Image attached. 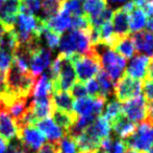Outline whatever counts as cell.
Masks as SVG:
<instances>
[{
    "mask_svg": "<svg viewBox=\"0 0 153 153\" xmlns=\"http://www.w3.org/2000/svg\"><path fill=\"white\" fill-rule=\"evenodd\" d=\"M69 93L72 96L73 99H81L85 98V96H88V91L87 88H85V83L82 82H75L74 85L70 88V92Z\"/></svg>",
    "mask_w": 153,
    "mask_h": 153,
    "instance_id": "836d02e7",
    "label": "cell"
},
{
    "mask_svg": "<svg viewBox=\"0 0 153 153\" xmlns=\"http://www.w3.org/2000/svg\"><path fill=\"white\" fill-rule=\"evenodd\" d=\"M42 0H21L20 12L38 17L41 12Z\"/></svg>",
    "mask_w": 153,
    "mask_h": 153,
    "instance_id": "1f68e13d",
    "label": "cell"
},
{
    "mask_svg": "<svg viewBox=\"0 0 153 153\" xmlns=\"http://www.w3.org/2000/svg\"><path fill=\"white\" fill-rule=\"evenodd\" d=\"M146 104L147 103L145 99L140 94L131 100L124 102V104L122 105V112L131 122L134 124H140L146 118V112H147Z\"/></svg>",
    "mask_w": 153,
    "mask_h": 153,
    "instance_id": "30bf717a",
    "label": "cell"
},
{
    "mask_svg": "<svg viewBox=\"0 0 153 153\" xmlns=\"http://www.w3.org/2000/svg\"><path fill=\"white\" fill-rule=\"evenodd\" d=\"M113 50H115L118 55L122 56L125 59H131L135 54V47L131 36L121 38L115 43L113 46Z\"/></svg>",
    "mask_w": 153,
    "mask_h": 153,
    "instance_id": "cb8c5ba5",
    "label": "cell"
},
{
    "mask_svg": "<svg viewBox=\"0 0 153 153\" xmlns=\"http://www.w3.org/2000/svg\"><path fill=\"white\" fill-rule=\"evenodd\" d=\"M57 145H59V153H76L75 141L67 135H65L62 139L57 142Z\"/></svg>",
    "mask_w": 153,
    "mask_h": 153,
    "instance_id": "d6a6232c",
    "label": "cell"
},
{
    "mask_svg": "<svg viewBox=\"0 0 153 153\" xmlns=\"http://www.w3.org/2000/svg\"><path fill=\"white\" fill-rule=\"evenodd\" d=\"M147 15L143 8L135 6L132 12L128 14V25L130 34H134L137 32L144 31L147 24Z\"/></svg>",
    "mask_w": 153,
    "mask_h": 153,
    "instance_id": "44dd1931",
    "label": "cell"
},
{
    "mask_svg": "<svg viewBox=\"0 0 153 153\" xmlns=\"http://www.w3.org/2000/svg\"><path fill=\"white\" fill-rule=\"evenodd\" d=\"M51 104L52 108L64 111L69 115H74L73 104L74 99L68 91H57L51 93Z\"/></svg>",
    "mask_w": 153,
    "mask_h": 153,
    "instance_id": "d6986e66",
    "label": "cell"
},
{
    "mask_svg": "<svg viewBox=\"0 0 153 153\" xmlns=\"http://www.w3.org/2000/svg\"><path fill=\"white\" fill-rule=\"evenodd\" d=\"M122 104L117 100H111L106 104L103 113V118L109 123V125L116 120L119 115H122Z\"/></svg>",
    "mask_w": 153,
    "mask_h": 153,
    "instance_id": "f546056e",
    "label": "cell"
},
{
    "mask_svg": "<svg viewBox=\"0 0 153 153\" xmlns=\"http://www.w3.org/2000/svg\"><path fill=\"white\" fill-rule=\"evenodd\" d=\"M142 90H143V98L146 102H152L153 101V80H149L147 78L143 80L142 83Z\"/></svg>",
    "mask_w": 153,
    "mask_h": 153,
    "instance_id": "e575fe53",
    "label": "cell"
},
{
    "mask_svg": "<svg viewBox=\"0 0 153 153\" xmlns=\"http://www.w3.org/2000/svg\"><path fill=\"white\" fill-rule=\"evenodd\" d=\"M90 31L69 29L64 33L59 43L61 54L66 56H71L73 54L89 55L94 47L90 38Z\"/></svg>",
    "mask_w": 153,
    "mask_h": 153,
    "instance_id": "7a4b0ae2",
    "label": "cell"
},
{
    "mask_svg": "<svg viewBox=\"0 0 153 153\" xmlns=\"http://www.w3.org/2000/svg\"><path fill=\"white\" fill-rule=\"evenodd\" d=\"M68 57L74 66L76 78L79 82L85 83L89 80L93 79L101 69L100 58L94 47L89 55L73 54Z\"/></svg>",
    "mask_w": 153,
    "mask_h": 153,
    "instance_id": "3957f363",
    "label": "cell"
},
{
    "mask_svg": "<svg viewBox=\"0 0 153 153\" xmlns=\"http://www.w3.org/2000/svg\"><path fill=\"white\" fill-rule=\"evenodd\" d=\"M3 33H4V29H3V27L1 26V24H0V38H1V36Z\"/></svg>",
    "mask_w": 153,
    "mask_h": 153,
    "instance_id": "bcb514c9",
    "label": "cell"
},
{
    "mask_svg": "<svg viewBox=\"0 0 153 153\" xmlns=\"http://www.w3.org/2000/svg\"><path fill=\"white\" fill-rule=\"evenodd\" d=\"M142 91V81L132 79L124 75L116 82L114 93L116 94L119 102H126L128 100L140 96Z\"/></svg>",
    "mask_w": 153,
    "mask_h": 153,
    "instance_id": "ba28073f",
    "label": "cell"
},
{
    "mask_svg": "<svg viewBox=\"0 0 153 153\" xmlns=\"http://www.w3.org/2000/svg\"><path fill=\"white\" fill-rule=\"evenodd\" d=\"M148 63H149V58L147 56L137 54L130 59V62L125 70V75L132 79L143 81L147 75Z\"/></svg>",
    "mask_w": 153,
    "mask_h": 153,
    "instance_id": "4fadbf2b",
    "label": "cell"
},
{
    "mask_svg": "<svg viewBox=\"0 0 153 153\" xmlns=\"http://www.w3.org/2000/svg\"><path fill=\"white\" fill-rule=\"evenodd\" d=\"M17 133L18 128L15 121L2 107H0V137L10 143L12 139H16Z\"/></svg>",
    "mask_w": 153,
    "mask_h": 153,
    "instance_id": "e0dca14e",
    "label": "cell"
},
{
    "mask_svg": "<svg viewBox=\"0 0 153 153\" xmlns=\"http://www.w3.org/2000/svg\"><path fill=\"white\" fill-rule=\"evenodd\" d=\"M21 0H2L0 8V24L4 31L14 29L17 15L20 13Z\"/></svg>",
    "mask_w": 153,
    "mask_h": 153,
    "instance_id": "8fae6325",
    "label": "cell"
},
{
    "mask_svg": "<svg viewBox=\"0 0 153 153\" xmlns=\"http://www.w3.org/2000/svg\"><path fill=\"white\" fill-rule=\"evenodd\" d=\"M132 1H137V0H132Z\"/></svg>",
    "mask_w": 153,
    "mask_h": 153,
    "instance_id": "c3c4849f",
    "label": "cell"
},
{
    "mask_svg": "<svg viewBox=\"0 0 153 153\" xmlns=\"http://www.w3.org/2000/svg\"><path fill=\"white\" fill-rule=\"evenodd\" d=\"M105 102L106 100L101 96H98V98L85 96V98L77 99L73 104V111L77 116L92 115L98 118L102 115Z\"/></svg>",
    "mask_w": 153,
    "mask_h": 153,
    "instance_id": "9c48e42d",
    "label": "cell"
},
{
    "mask_svg": "<svg viewBox=\"0 0 153 153\" xmlns=\"http://www.w3.org/2000/svg\"><path fill=\"white\" fill-rule=\"evenodd\" d=\"M36 80L38 77L33 76L30 72L20 69L13 62L5 72V91L3 93L16 98H30L32 96Z\"/></svg>",
    "mask_w": 153,
    "mask_h": 153,
    "instance_id": "6da1fadb",
    "label": "cell"
},
{
    "mask_svg": "<svg viewBox=\"0 0 153 153\" xmlns=\"http://www.w3.org/2000/svg\"><path fill=\"white\" fill-rule=\"evenodd\" d=\"M94 48L100 58L101 67H103V70L116 84V82L123 76L126 66V59L103 44L94 45Z\"/></svg>",
    "mask_w": 153,
    "mask_h": 153,
    "instance_id": "277c9868",
    "label": "cell"
},
{
    "mask_svg": "<svg viewBox=\"0 0 153 153\" xmlns=\"http://www.w3.org/2000/svg\"><path fill=\"white\" fill-rule=\"evenodd\" d=\"M65 0H42V5H41V12L39 14L38 18L46 23L47 20L51 17L59 14L62 10V2Z\"/></svg>",
    "mask_w": 153,
    "mask_h": 153,
    "instance_id": "7402d4cb",
    "label": "cell"
},
{
    "mask_svg": "<svg viewBox=\"0 0 153 153\" xmlns=\"http://www.w3.org/2000/svg\"><path fill=\"white\" fill-rule=\"evenodd\" d=\"M85 83H87L85 88H87L88 94H90L91 98H98V96H100V87H99V84L97 82L96 78H93V79L89 80Z\"/></svg>",
    "mask_w": 153,
    "mask_h": 153,
    "instance_id": "8d00e7d4",
    "label": "cell"
},
{
    "mask_svg": "<svg viewBox=\"0 0 153 153\" xmlns=\"http://www.w3.org/2000/svg\"><path fill=\"white\" fill-rule=\"evenodd\" d=\"M34 153H59V145L57 142H48L44 144L39 150H36Z\"/></svg>",
    "mask_w": 153,
    "mask_h": 153,
    "instance_id": "74e56055",
    "label": "cell"
},
{
    "mask_svg": "<svg viewBox=\"0 0 153 153\" xmlns=\"http://www.w3.org/2000/svg\"><path fill=\"white\" fill-rule=\"evenodd\" d=\"M123 142L127 148L134 149L140 153H148L153 146V126L146 121L140 123L135 132Z\"/></svg>",
    "mask_w": 153,
    "mask_h": 153,
    "instance_id": "8992f818",
    "label": "cell"
},
{
    "mask_svg": "<svg viewBox=\"0 0 153 153\" xmlns=\"http://www.w3.org/2000/svg\"><path fill=\"white\" fill-rule=\"evenodd\" d=\"M147 79L153 80V57H151V59H149V63H148V67H147V75H146Z\"/></svg>",
    "mask_w": 153,
    "mask_h": 153,
    "instance_id": "60d3db41",
    "label": "cell"
},
{
    "mask_svg": "<svg viewBox=\"0 0 153 153\" xmlns=\"http://www.w3.org/2000/svg\"><path fill=\"white\" fill-rule=\"evenodd\" d=\"M39 39H40L41 44H42V43H45L46 46L51 50V49H54L59 46L61 37H59V34L50 31V29L46 26V24H45V26L43 27V29L41 31Z\"/></svg>",
    "mask_w": 153,
    "mask_h": 153,
    "instance_id": "f1b7e54d",
    "label": "cell"
},
{
    "mask_svg": "<svg viewBox=\"0 0 153 153\" xmlns=\"http://www.w3.org/2000/svg\"><path fill=\"white\" fill-rule=\"evenodd\" d=\"M17 139L22 144L25 153H33L40 149L46 141V137L43 135V133L32 125L19 128Z\"/></svg>",
    "mask_w": 153,
    "mask_h": 153,
    "instance_id": "52a82bcc",
    "label": "cell"
},
{
    "mask_svg": "<svg viewBox=\"0 0 153 153\" xmlns=\"http://www.w3.org/2000/svg\"><path fill=\"white\" fill-rule=\"evenodd\" d=\"M148 153H153V146H152L151 148H150V150L148 151Z\"/></svg>",
    "mask_w": 153,
    "mask_h": 153,
    "instance_id": "7dc6e473",
    "label": "cell"
},
{
    "mask_svg": "<svg viewBox=\"0 0 153 153\" xmlns=\"http://www.w3.org/2000/svg\"><path fill=\"white\" fill-rule=\"evenodd\" d=\"M131 38L134 43L135 51L147 57H153V33L141 31L132 34Z\"/></svg>",
    "mask_w": 153,
    "mask_h": 153,
    "instance_id": "5bb4252c",
    "label": "cell"
},
{
    "mask_svg": "<svg viewBox=\"0 0 153 153\" xmlns=\"http://www.w3.org/2000/svg\"><path fill=\"white\" fill-rule=\"evenodd\" d=\"M18 46L19 43L14 33V29L4 31V33L2 34L1 38H0V48L14 56V53L18 48Z\"/></svg>",
    "mask_w": 153,
    "mask_h": 153,
    "instance_id": "83f0119b",
    "label": "cell"
},
{
    "mask_svg": "<svg viewBox=\"0 0 153 153\" xmlns=\"http://www.w3.org/2000/svg\"><path fill=\"white\" fill-rule=\"evenodd\" d=\"M151 2H152V3H153V0H151Z\"/></svg>",
    "mask_w": 153,
    "mask_h": 153,
    "instance_id": "681fc988",
    "label": "cell"
},
{
    "mask_svg": "<svg viewBox=\"0 0 153 153\" xmlns=\"http://www.w3.org/2000/svg\"><path fill=\"white\" fill-rule=\"evenodd\" d=\"M111 128L115 131V133L121 139H127L131 136L137 130V124L131 122L124 115H119L113 123L111 124Z\"/></svg>",
    "mask_w": 153,
    "mask_h": 153,
    "instance_id": "ffe728a7",
    "label": "cell"
},
{
    "mask_svg": "<svg viewBox=\"0 0 153 153\" xmlns=\"http://www.w3.org/2000/svg\"><path fill=\"white\" fill-rule=\"evenodd\" d=\"M51 116L52 118L51 120L59 127L62 130L65 131V133L67 134V132L69 131V129L75 124V122L77 121V115H69L67 112H64V111L57 110V109L52 108V111H51Z\"/></svg>",
    "mask_w": 153,
    "mask_h": 153,
    "instance_id": "603a6c76",
    "label": "cell"
},
{
    "mask_svg": "<svg viewBox=\"0 0 153 153\" xmlns=\"http://www.w3.org/2000/svg\"><path fill=\"white\" fill-rule=\"evenodd\" d=\"M51 94V81L49 78L48 72L43 74L42 76L39 77V80H36L34 89L32 92L33 99H41L46 98V96Z\"/></svg>",
    "mask_w": 153,
    "mask_h": 153,
    "instance_id": "4316f807",
    "label": "cell"
},
{
    "mask_svg": "<svg viewBox=\"0 0 153 153\" xmlns=\"http://www.w3.org/2000/svg\"><path fill=\"white\" fill-rule=\"evenodd\" d=\"M124 153H140V152H137V150H134V149H131V148H127L126 147Z\"/></svg>",
    "mask_w": 153,
    "mask_h": 153,
    "instance_id": "ee69618b",
    "label": "cell"
},
{
    "mask_svg": "<svg viewBox=\"0 0 153 153\" xmlns=\"http://www.w3.org/2000/svg\"><path fill=\"white\" fill-rule=\"evenodd\" d=\"M51 64V50L44 46H39L32 50L29 70L33 76L39 75Z\"/></svg>",
    "mask_w": 153,
    "mask_h": 153,
    "instance_id": "7c38bea8",
    "label": "cell"
},
{
    "mask_svg": "<svg viewBox=\"0 0 153 153\" xmlns=\"http://www.w3.org/2000/svg\"><path fill=\"white\" fill-rule=\"evenodd\" d=\"M62 10L67 12L71 17L82 16L85 15L81 0H65L62 2Z\"/></svg>",
    "mask_w": 153,
    "mask_h": 153,
    "instance_id": "4dcf8cb0",
    "label": "cell"
},
{
    "mask_svg": "<svg viewBox=\"0 0 153 153\" xmlns=\"http://www.w3.org/2000/svg\"><path fill=\"white\" fill-rule=\"evenodd\" d=\"M59 68L55 81L51 82V93L57 91H69L76 82V74L74 66L68 56L59 54Z\"/></svg>",
    "mask_w": 153,
    "mask_h": 153,
    "instance_id": "5b68a950",
    "label": "cell"
},
{
    "mask_svg": "<svg viewBox=\"0 0 153 153\" xmlns=\"http://www.w3.org/2000/svg\"><path fill=\"white\" fill-rule=\"evenodd\" d=\"M4 153H25V152L22 147V144L17 139V141L15 142V143H10V145H7Z\"/></svg>",
    "mask_w": 153,
    "mask_h": 153,
    "instance_id": "f35d334b",
    "label": "cell"
},
{
    "mask_svg": "<svg viewBox=\"0 0 153 153\" xmlns=\"http://www.w3.org/2000/svg\"><path fill=\"white\" fill-rule=\"evenodd\" d=\"M106 1H109L111 3H123V2H126L127 0H106Z\"/></svg>",
    "mask_w": 153,
    "mask_h": 153,
    "instance_id": "f6af8a7d",
    "label": "cell"
},
{
    "mask_svg": "<svg viewBox=\"0 0 153 153\" xmlns=\"http://www.w3.org/2000/svg\"><path fill=\"white\" fill-rule=\"evenodd\" d=\"M146 26H147L148 31L152 33L153 32V15L147 18V24H146Z\"/></svg>",
    "mask_w": 153,
    "mask_h": 153,
    "instance_id": "7bdbcfd3",
    "label": "cell"
},
{
    "mask_svg": "<svg viewBox=\"0 0 153 153\" xmlns=\"http://www.w3.org/2000/svg\"><path fill=\"white\" fill-rule=\"evenodd\" d=\"M13 59H14V56L12 54L0 48V72H5L13 63Z\"/></svg>",
    "mask_w": 153,
    "mask_h": 153,
    "instance_id": "d590c367",
    "label": "cell"
},
{
    "mask_svg": "<svg viewBox=\"0 0 153 153\" xmlns=\"http://www.w3.org/2000/svg\"><path fill=\"white\" fill-rule=\"evenodd\" d=\"M83 13L89 18L94 19L107 8L106 0H85L82 2Z\"/></svg>",
    "mask_w": 153,
    "mask_h": 153,
    "instance_id": "484cf974",
    "label": "cell"
},
{
    "mask_svg": "<svg viewBox=\"0 0 153 153\" xmlns=\"http://www.w3.org/2000/svg\"><path fill=\"white\" fill-rule=\"evenodd\" d=\"M34 127L38 128L43 133L46 139H48L51 142H59L66 135L65 131L62 128H59L51 118H44V120L38 121L34 124Z\"/></svg>",
    "mask_w": 153,
    "mask_h": 153,
    "instance_id": "9a60e30c",
    "label": "cell"
},
{
    "mask_svg": "<svg viewBox=\"0 0 153 153\" xmlns=\"http://www.w3.org/2000/svg\"><path fill=\"white\" fill-rule=\"evenodd\" d=\"M7 142L5 139H3L2 137H0V153H4L7 147Z\"/></svg>",
    "mask_w": 153,
    "mask_h": 153,
    "instance_id": "b9f144b4",
    "label": "cell"
},
{
    "mask_svg": "<svg viewBox=\"0 0 153 153\" xmlns=\"http://www.w3.org/2000/svg\"><path fill=\"white\" fill-rule=\"evenodd\" d=\"M96 80L100 87V96L106 100L108 96L114 93L115 83L103 69H100L98 72V74L96 75Z\"/></svg>",
    "mask_w": 153,
    "mask_h": 153,
    "instance_id": "d4e9b609",
    "label": "cell"
},
{
    "mask_svg": "<svg viewBox=\"0 0 153 153\" xmlns=\"http://www.w3.org/2000/svg\"><path fill=\"white\" fill-rule=\"evenodd\" d=\"M113 25L114 34L118 39H121L130 35L128 25V14L122 10L121 8H117L113 12L111 19Z\"/></svg>",
    "mask_w": 153,
    "mask_h": 153,
    "instance_id": "2e32d148",
    "label": "cell"
},
{
    "mask_svg": "<svg viewBox=\"0 0 153 153\" xmlns=\"http://www.w3.org/2000/svg\"><path fill=\"white\" fill-rule=\"evenodd\" d=\"M71 18L72 17L68 13L61 10L59 14L51 17L49 20L46 21V26L50 31L54 32L61 36L62 34L66 33L67 31L71 29Z\"/></svg>",
    "mask_w": 153,
    "mask_h": 153,
    "instance_id": "ac0fdd59",
    "label": "cell"
},
{
    "mask_svg": "<svg viewBox=\"0 0 153 153\" xmlns=\"http://www.w3.org/2000/svg\"><path fill=\"white\" fill-rule=\"evenodd\" d=\"M125 149H126L125 143L122 139H118V141L113 142L111 150H109L108 153H124Z\"/></svg>",
    "mask_w": 153,
    "mask_h": 153,
    "instance_id": "ab89813d",
    "label": "cell"
}]
</instances>
